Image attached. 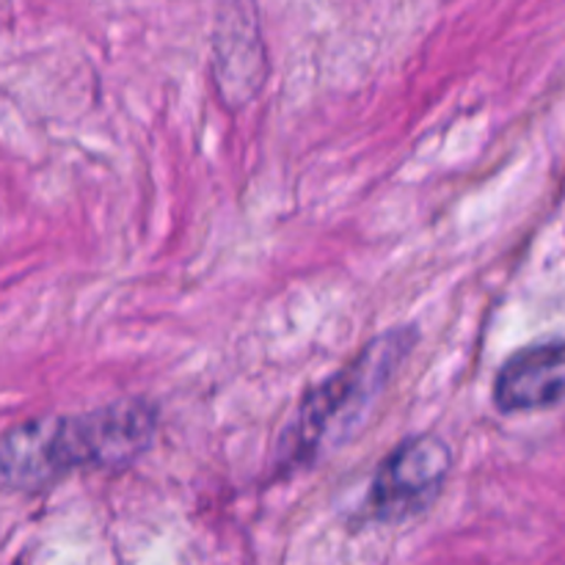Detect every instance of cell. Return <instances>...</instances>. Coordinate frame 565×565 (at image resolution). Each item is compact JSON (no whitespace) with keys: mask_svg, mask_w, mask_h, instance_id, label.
Returning <instances> with one entry per match:
<instances>
[{"mask_svg":"<svg viewBox=\"0 0 565 565\" xmlns=\"http://www.w3.org/2000/svg\"><path fill=\"white\" fill-rule=\"evenodd\" d=\"M158 412L152 403H110L70 417H39L0 436V489L36 491L77 469L130 463L152 445Z\"/></svg>","mask_w":565,"mask_h":565,"instance_id":"1","label":"cell"},{"mask_svg":"<svg viewBox=\"0 0 565 565\" xmlns=\"http://www.w3.org/2000/svg\"><path fill=\"white\" fill-rule=\"evenodd\" d=\"M417 337L412 326L375 337L348 367L309 392L290 430L281 436L285 463L307 467L353 441L408 359Z\"/></svg>","mask_w":565,"mask_h":565,"instance_id":"2","label":"cell"},{"mask_svg":"<svg viewBox=\"0 0 565 565\" xmlns=\"http://www.w3.org/2000/svg\"><path fill=\"white\" fill-rule=\"evenodd\" d=\"M452 452L439 436H414L397 445L375 472L367 511L381 522L414 516L428 508L445 486Z\"/></svg>","mask_w":565,"mask_h":565,"instance_id":"3","label":"cell"},{"mask_svg":"<svg viewBox=\"0 0 565 565\" xmlns=\"http://www.w3.org/2000/svg\"><path fill=\"white\" fill-rule=\"evenodd\" d=\"M565 401V342L527 348L502 364L494 403L505 414L541 412Z\"/></svg>","mask_w":565,"mask_h":565,"instance_id":"4","label":"cell"},{"mask_svg":"<svg viewBox=\"0 0 565 565\" xmlns=\"http://www.w3.org/2000/svg\"><path fill=\"white\" fill-rule=\"evenodd\" d=\"M263 61L254 0L224 3L215 25V75L224 92H235L241 99L254 94L263 75Z\"/></svg>","mask_w":565,"mask_h":565,"instance_id":"5","label":"cell"}]
</instances>
